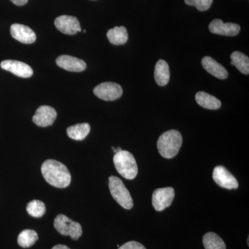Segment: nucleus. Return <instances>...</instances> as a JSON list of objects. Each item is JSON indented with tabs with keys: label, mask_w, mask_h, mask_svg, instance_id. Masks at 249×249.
<instances>
[{
	"label": "nucleus",
	"mask_w": 249,
	"mask_h": 249,
	"mask_svg": "<svg viewBox=\"0 0 249 249\" xmlns=\"http://www.w3.org/2000/svg\"><path fill=\"white\" fill-rule=\"evenodd\" d=\"M28 213L34 217H42L46 213V206L44 202L40 200H33L27 204Z\"/></svg>",
	"instance_id": "nucleus-23"
},
{
	"label": "nucleus",
	"mask_w": 249,
	"mask_h": 249,
	"mask_svg": "<svg viewBox=\"0 0 249 249\" xmlns=\"http://www.w3.org/2000/svg\"><path fill=\"white\" fill-rule=\"evenodd\" d=\"M11 34L16 40L24 44H32L36 42L35 32L27 26L14 24L11 27Z\"/></svg>",
	"instance_id": "nucleus-13"
},
{
	"label": "nucleus",
	"mask_w": 249,
	"mask_h": 249,
	"mask_svg": "<svg viewBox=\"0 0 249 249\" xmlns=\"http://www.w3.org/2000/svg\"><path fill=\"white\" fill-rule=\"evenodd\" d=\"M196 102L201 107L211 109V110L219 109L222 106V103L218 98L214 97L212 95H210L209 93L204 92V91H199L196 93Z\"/></svg>",
	"instance_id": "nucleus-17"
},
{
	"label": "nucleus",
	"mask_w": 249,
	"mask_h": 249,
	"mask_svg": "<svg viewBox=\"0 0 249 249\" xmlns=\"http://www.w3.org/2000/svg\"><path fill=\"white\" fill-rule=\"evenodd\" d=\"M54 24L58 30L67 35H75L81 31L79 21L74 16H59L55 19Z\"/></svg>",
	"instance_id": "nucleus-9"
},
{
	"label": "nucleus",
	"mask_w": 249,
	"mask_h": 249,
	"mask_svg": "<svg viewBox=\"0 0 249 249\" xmlns=\"http://www.w3.org/2000/svg\"><path fill=\"white\" fill-rule=\"evenodd\" d=\"M93 93L106 101H113L119 99L123 94L121 85L111 82L101 83L93 89Z\"/></svg>",
	"instance_id": "nucleus-7"
},
{
	"label": "nucleus",
	"mask_w": 249,
	"mask_h": 249,
	"mask_svg": "<svg viewBox=\"0 0 249 249\" xmlns=\"http://www.w3.org/2000/svg\"><path fill=\"white\" fill-rule=\"evenodd\" d=\"M175 192L172 187L158 188L152 196V206L157 211H162L171 206L175 199Z\"/></svg>",
	"instance_id": "nucleus-6"
},
{
	"label": "nucleus",
	"mask_w": 249,
	"mask_h": 249,
	"mask_svg": "<svg viewBox=\"0 0 249 249\" xmlns=\"http://www.w3.org/2000/svg\"><path fill=\"white\" fill-rule=\"evenodd\" d=\"M10 1H12L14 4L19 6L25 5L28 2V0H10Z\"/></svg>",
	"instance_id": "nucleus-26"
},
{
	"label": "nucleus",
	"mask_w": 249,
	"mask_h": 249,
	"mask_svg": "<svg viewBox=\"0 0 249 249\" xmlns=\"http://www.w3.org/2000/svg\"><path fill=\"white\" fill-rule=\"evenodd\" d=\"M109 188L112 197L124 209L130 210L133 208V199L121 178L111 176L109 178Z\"/></svg>",
	"instance_id": "nucleus-4"
},
{
	"label": "nucleus",
	"mask_w": 249,
	"mask_h": 249,
	"mask_svg": "<svg viewBox=\"0 0 249 249\" xmlns=\"http://www.w3.org/2000/svg\"><path fill=\"white\" fill-rule=\"evenodd\" d=\"M169 65L163 60L157 62L155 69V79L160 86L163 87L168 84L170 80Z\"/></svg>",
	"instance_id": "nucleus-16"
},
{
	"label": "nucleus",
	"mask_w": 249,
	"mask_h": 249,
	"mask_svg": "<svg viewBox=\"0 0 249 249\" xmlns=\"http://www.w3.org/2000/svg\"><path fill=\"white\" fill-rule=\"evenodd\" d=\"M201 64L206 71L219 79H226L229 76L227 70L221 64L210 56H205L201 60Z\"/></svg>",
	"instance_id": "nucleus-15"
},
{
	"label": "nucleus",
	"mask_w": 249,
	"mask_h": 249,
	"mask_svg": "<svg viewBox=\"0 0 249 249\" xmlns=\"http://www.w3.org/2000/svg\"><path fill=\"white\" fill-rule=\"evenodd\" d=\"M114 165L118 173L127 179H134L138 174V166L132 153L126 150H121L115 154L113 158Z\"/></svg>",
	"instance_id": "nucleus-3"
},
{
	"label": "nucleus",
	"mask_w": 249,
	"mask_h": 249,
	"mask_svg": "<svg viewBox=\"0 0 249 249\" xmlns=\"http://www.w3.org/2000/svg\"><path fill=\"white\" fill-rule=\"evenodd\" d=\"M186 4L195 6L199 11L209 10L213 4V0H184Z\"/></svg>",
	"instance_id": "nucleus-24"
},
{
	"label": "nucleus",
	"mask_w": 249,
	"mask_h": 249,
	"mask_svg": "<svg viewBox=\"0 0 249 249\" xmlns=\"http://www.w3.org/2000/svg\"><path fill=\"white\" fill-rule=\"evenodd\" d=\"M41 171L46 181L55 188H67L71 183V173L63 163L58 160H45L42 163Z\"/></svg>",
	"instance_id": "nucleus-1"
},
{
	"label": "nucleus",
	"mask_w": 249,
	"mask_h": 249,
	"mask_svg": "<svg viewBox=\"0 0 249 249\" xmlns=\"http://www.w3.org/2000/svg\"><path fill=\"white\" fill-rule=\"evenodd\" d=\"M54 227L62 235L70 236L72 240H77L83 234L79 223L71 220L64 214H58L54 220Z\"/></svg>",
	"instance_id": "nucleus-5"
},
{
	"label": "nucleus",
	"mask_w": 249,
	"mask_h": 249,
	"mask_svg": "<svg viewBox=\"0 0 249 249\" xmlns=\"http://www.w3.org/2000/svg\"><path fill=\"white\" fill-rule=\"evenodd\" d=\"M52 249H70L68 247L65 245H55V247H53Z\"/></svg>",
	"instance_id": "nucleus-27"
},
{
	"label": "nucleus",
	"mask_w": 249,
	"mask_h": 249,
	"mask_svg": "<svg viewBox=\"0 0 249 249\" xmlns=\"http://www.w3.org/2000/svg\"><path fill=\"white\" fill-rule=\"evenodd\" d=\"M55 62L60 68L69 71L81 72L86 70L87 67L86 63L81 59L67 55H60Z\"/></svg>",
	"instance_id": "nucleus-14"
},
{
	"label": "nucleus",
	"mask_w": 249,
	"mask_h": 249,
	"mask_svg": "<svg viewBox=\"0 0 249 249\" xmlns=\"http://www.w3.org/2000/svg\"><path fill=\"white\" fill-rule=\"evenodd\" d=\"M209 30L217 35L235 36L240 33V26L235 23H224L222 19H215L209 24Z\"/></svg>",
	"instance_id": "nucleus-12"
},
{
	"label": "nucleus",
	"mask_w": 249,
	"mask_h": 249,
	"mask_svg": "<svg viewBox=\"0 0 249 249\" xmlns=\"http://www.w3.org/2000/svg\"><path fill=\"white\" fill-rule=\"evenodd\" d=\"M38 240V235L35 231L27 229L19 233L18 237V245L22 248H29L36 243Z\"/></svg>",
	"instance_id": "nucleus-22"
},
{
	"label": "nucleus",
	"mask_w": 249,
	"mask_h": 249,
	"mask_svg": "<svg viewBox=\"0 0 249 249\" xmlns=\"http://www.w3.org/2000/svg\"><path fill=\"white\" fill-rule=\"evenodd\" d=\"M213 178L218 186L226 189H237L239 186L238 181L235 177L222 165L214 168Z\"/></svg>",
	"instance_id": "nucleus-8"
},
{
	"label": "nucleus",
	"mask_w": 249,
	"mask_h": 249,
	"mask_svg": "<svg viewBox=\"0 0 249 249\" xmlns=\"http://www.w3.org/2000/svg\"><path fill=\"white\" fill-rule=\"evenodd\" d=\"M231 62L234 66L244 74L249 73V58L245 54L240 52H234L231 55Z\"/></svg>",
	"instance_id": "nucleus-21"
},
{
	"label": "nucleus",
	"mask_w": 249,
	"mask_h": 249,
	"mask_svg": "<svg viewBox=\"0 0 249 249\" xmlns=\"http://www.w3.org/2000/svg\"><path fill=\"white\" fill-rule=\"evenodd\" d=\"M119 249H146L142 244L139 242H135V241H130V242H127L124 244L121 247H119Z\"/></svg>",
	"instance_id": "nucleus-25"
},
{
	"label": "nucleus",
	"mask_w": 249,
	"mask_h": 249,
	"mask_svg": "<svg viewBox=\"0 0 249 249\" xmlns=\"http://www.w3.org/2000/svg\"><path fill=\"white\" fill-rule=\"evenodd\" d=\"M205 249H227L224 240L214 232H209L203 237Z\"/></svg>",
	"instance_id": "nucleus-20"
},
{
	"label": "nucleus",
	"mask_w": 249,
	"mask_h": 249,
	"mask_svg": "<svg viewBox=\"0 0 249 249\" xmlns=\"http://www.w3.org/2000/svg\"><path fill=\"white\" fill-rule=\"evenodd\" d=\"M57 117V112L53 107L48 106H42L37 108L36 114L33 117V121L39 127H48L52 125Z\"/></svg>",
	"instance_id": "nucleus-10"
},
{
	"label": "nucleus",
	"mask_w": 249,
	"mask_h": 249,
	"mask_svg": "<svg viewBox=\"0 0 249 249\" xmlns=\"http://www.w3.org/2000/svg\"><path fill=\"white\" fill-rule=\"evenodd\" d=\"M182 142L181 133L178 130L171 129L160 136L157 142V148L163 158L172 159L178 155Z\"/></svg>",
	"instance_id": "nucleus-2"
},
{
	"label": "nucleus",
	"mask_w": 249,
	"mask_h": 249,
	"mask_svg": "<svg viewBox=\"0 0 249 249\" xmlns=\"http://www.w3.org/2000/svg\"><path fill=\"white\" fill-rule=\"evenodd\" d=\"M1 68L10 71L20 78H30L34 71L32 68L24 62L18 60H6L1 62Z\"/></svg>",
	"instance_id": "nucleus-11"
},
{
	"label": "nucleus",
	"mask_w": 249,
	"mask_h": 249,
	"mask_svg": "<svg viewBox=\"0 0 249 249\" xmlns=\"http://www.w3.org/2000/svg\"><path fill=\"white\" fill-rule=\"evenodd\" d=\"M91 130L89 124L83 123L70 126L67 129V136L75 141L84 140Z\"/></svg>",
	"instance_id": "nucleus-19"
},
{
	"label": "nucleus",
	"mask_w": 249,
	"mask_h": 249,
	"mask_svg": "<svg viewBox=\"0 0 249 249\" xmlns=\"http://www.w3.org/2000/svg\"><path fill=\"white\" fill-rule=\"evenodd\" d=\"M113 150L115 152V154L118 153V152H121V150H123L121 147H118V148H115V147H112Z\"/></svg>",
	"instance_id": "nucleus-28"
},
{
	"label": "nucleus",
	"mask_w": 249,
	"mask_h": 249,
	"mask_svg": "<svg viewBox=\"0 0 249 249\" xmlns=\"http://www.w3.org/2000/svg\"><path fill=\"white\" fill-rule=\"evenodd\" d=\"M107 37L109 42L114 45H124L128 40V34L124 26L109 29L107 33Z\"/></svg>",
	"instance_id": "nucleus-18"
}]
</instances>
